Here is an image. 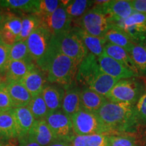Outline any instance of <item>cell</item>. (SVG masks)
Here are the masks:
<instances>
[{
    "label": "cell",
    "instance_id": "ac0fdd59",
    "mask_svg": "<svg viewBox=\"0 0 146 146\" xmlns=\"http://www.w3.org/2000/svg\"><path fill=\"white\" fill-rule=\"evenodd\" d=\"M83 43L89 53L98 58L104 54V47L107 43L104 37L91 35L79 27L73 28Z\"/></svg>",
    "mask_w": 146,
    "mask_h": 146
},
{
    "label": "cell",
    "instance_id": "7bdbcfd3",
    "mask_svg": "<svg viewBox=\"0 0 146 146\" xmlns=\"http://www.w3.org/2000/svg\"><path fill=\"white\" fill-rule=\"evenodd\" d=\"M1 146H17V145H16L15 139H11L9 140L8 143L5 144H1Z\"/></svg>",
    "mask_w": 146,
    "mask_h": 146
},
{
    "label": "cell",
    "instance_id": "d6a6232c",
    "mask_svg": "<svg viewBox=\"0 0 146 146\" xmlns=\"http://www.w3.org/2000/svg\"><path fill=\"white\" fill-rule=\"evenodd\" d=\"M61 5L58 0H39L37 12L35 15L39 18L50 16L54 13Z\"/></svg>",
    "mask_w": 146,
    "mask_h": 146
},
{
    "label": "cell",
    "instance_id": "8fae6325",
    "mask_svg": "<svg viewBox=\"0 0 146 146\" xmlns=\"http://www.w3.org/2000/svg\"><path fill=\"white\" fill-rule=\"evenodd\" d=\"M112 24L129 35L136 43L146 41V14L135 12L127 19Z\"/></svg>",
    "mask_w": 146,
    "mask_h": 146
},
{
    "label": "cell",
    "instance_id": "9a60e30c",
    "mask_svg": "<svg viewBox=\"0 0 146 146\" xmlns=\"http://www.w3.org/2000/svg\"><path fill=\"white\" fill-rule=\"evenodd\" d=\"M27 136L41 146H47L58 139L45 119L35 121Z\"/></svg>",
    "mask_w": 146,
    "mask_h": 146
},
{
    "label": "cell",
    "instance_id": "c3c4849f",
    "mask_svg": "<svg viewBox=\"0 0 146 146\" xmlns=\"http://www.w3.org/2000/svg\"><path fill=\"white\" fill-rule=\"evenodd\" d=\"M1 143H0V146H1Z\"/></svg>",
    "mask_w": 146,
    "mask_h": 146
},
{
    "label": "cell",
    "instance_id": "30bf717a",
    "mask_svg": "<svg viewBox=\"0 0 146 146\" xmlns=\"http://www.w3.org/2000/svg\"><path fill=\"white\" fill-rule=\"evenodd\" d=\"M39 18L40 26L48 31L52 36H57L72 29V19L68 16L65 7L62 4L51 15Z\"/></svg>",
    "mask_w": 146,
    "mask_h": 146
},
{
    "label": "cell",
    "instance_id": "d590c367",
    "mask_svg": "<svg viewBox=\"0 0 146 146\" xmlns=\"http://www.w3.org/2000/svg\"><path fill=\"white\" fill-rule=\"evenodd\" d=\"M12 108H14L13 103L4 83L0 87V112L10 110Z\"/></svg>",
    "mask_w": 146,
    "mask_h": 146
},
{
    "label": "cell",
    "instance_id": "ba28073f",
    "mask_svg": "<svg viewBox=\"0 0 146 146\" xmlns=\"http://www.w3.org/2000/svg\"><path fill=\"white\" fill-rule=\"evenodd\" d=\"M52 37L48 31L39 26L26 40L31 58L39 67L47 56Z\"/></svg>",
    "mask_w": 146,
    "mask_h": 146
},
{
    "label": "cell",
    "instance_id": "6da1fadb",
    "mask_svg": "<svg viewBox=\"0 0 146 146\" xmlns=\"http://www.w3.org/2000/svg\"><path fill=\"white\" fill-rule=\"evenodd\" d=\"M79 63L58 52L51 43L50 50L44 61L39 66L47 72V80L65 87L72 85L76 77Z\"/></svg>",
    "mask_w": 146,
    "mask_h": 146
},
{
    "label": "cell",
    "instance_id": "f1b7e54d",
    "mask_svg": "<svg viewBox=\"0 0 146 146\" xmlns=\"http://www.w3.org/2000/svg\"><path fill=\"white\" fill-rule=\"evenodd\" d=\"M138 72H146V49L142 43H135L129 52Z\"/></svg>",
    "mask_w": 146,
    "mask_h": 146
},
{
    "label": "cell",
    "instance_id": "d6986e66",
    "mask_svg": "<svg viewBox=\"0 0 146 146\" xmlns=\"http://www.w3.org/2000/svg\"><path fill=\"white\" fill-rule=\"evenodd\" d=\"M13 111L17 125L18 138L27 136L35 121L33 115L28 106L15 108Z\"/></svg>",
    "mask_w": 146,
    "mask_h": 146
},
{
    "label": "cell",
    "instance_id": "4dcf8cb0",
    "mask_svg": "<svg viewBox=\"0 0 146 146\" xmlns=\"http://www.w3.org/2000/svg\"><path fill=\"white\" fill-rule=\"evenodd\" d=\"M28 107L35 120L45 119L49 113V110L42 94L33 97Z\"/></svg>",
    "mask_w": 146,
    "mask_h": 146
},
{
    "label": "cell",
    "instance_id": "44dd1931",
    "mask_svg": "<svg viewBox=\"0 0 146 146\" xmlns=\"http://www.w3.org/2000/svg\"><path fill=\"white\" fill-rule=\"evenodd\" d=\"M0 137L9 140L18 138V128L13 108L0 112Z\"/></svg>",
    "mask_w": 146,
    "mask_h": 146
},
{
    "label": "cell",
    "instance_id": "ab89813d",
    "mask_svg": "<svg viewBox=\"0 0 146 146\" xmlns=\"http://www.w3.org/2000/svg\"><path fill=\"white\" fill-rule=\"evenodd\" d=\"M131 3L136 12L146 14V0H133Z\"/></svg>",
    "mask_w": 146,
    "mask_h": 146
},
{
    "label": "cell",
    "instance_id": "7dc6e473",
    "mask_svg": "<svg viewBox=\"0 0 146 146\" xmlns=\"http://www.w3.org/2000/svg\"><path fill=\"white\" fill-rule=\"evenodd\" d=\"M145 49H146V41H145Z\"/></svg>",
    "mask_w": 146,
    "mask_h": 146
},
{
    "label": "cell",
    "instance_id": "d4e9b609",
    "mask_svg": "<svg viewBox=\"0 0 146 146\" xmlns=\"http://www.w3.org/2000/svg\"><path fill=\"white\" fill-rule=\"evenodd\" d=\"M104 53L108 56L109 57L118 61V62L121 63L125 66L129 68V70H132L137 74H138L139 72L135 66L132 60L130 57L129 52L125 49L122 47L116 46V45L107 43L104 47Z\"/></svg>",
    "mask_w": 146,
    "mask_h": 146
},
{
    "label": "cell",
    "instance_id": "8992f818",
    "mask_svg": "<svg viewBox=\"0 0 146 146\" xmlns=\"http://www.w3.org/2000/svg\"><path fill=\"white\" fill-rule=\"evenodd\" d=\"M72 129L76 135H87L93 134H106L109 133L102 125L96 113L85 110H80L70 117Z\"/></svg>",
    "mask_w": 146,
    "mask_h": 146
},
{
    "label": "cell",
    "instance_id": "bcb514c9",
    "mask_svg": "<svg viewBox=\"0 0 146 146\" xmlns=\"http://www.w3.org/2000/svg\"><path fill=\"white\" fill-rule=\"evenodd\" d=\"M2 43V41H1V26H0V43Z\"/></svg>",
    "mask_w": 146,
    "mask_h": 146
},
{
    "label": "cell",
    "instance_id": "f6af8a7d",
    "mask_svg": "<svg viewBox=\"0 0 146 146\" xmlns=\"http://www.w3.org/2000/svg\"><path fill=\"white\" fill-rule=\"evenodd\" d=\"M3 83H3V82H2V80H1V77H0V87L2 86V85H3Z\"/></svg>",
    "mask_w": 146,
    "mask_h": 146
},
{
    "label": "cell",
    "instance_id": "74e56055",
    "mask_svg": "<svg viewBox=\"0 0 146 146\" xmlns=\"http://www.w3.org/2000/svg\"><path fill=\"white\" fill-rule=\"evenodd\" d=\"M10 46L0 43V74L6 72L10 62Z\"/></svg>",
    "mask_w": 146,
    "mask_h": 146
},
{
    "label": "cell",
    "instance_id": "603a6c76",
    "mask_svg": "<svg viewBox=\"0 0 146 146\" xmlns=\"http://www.w3.org/2000/svg\"><path fill=\"white\" fill-rule=\"evenodd\" d=\"M64 92L62 89L55 85H45L41 94L49 112L59 110L62 108Z\"/></svg>",
    "mask_w": 146,
    "mask_h": 146
},
{
    "label": "cell",
    "instance_id": "f35d334b",
    "mask_svg": "<svg viewBox=\"0 0 146 146\" xmlns=\"http://www.w3.org/2000/svg\"><path fill=\"white\" fill-rule=\"evenodd\" d=\"M1 41L4 44L12 46L17 41V36H16L13 33L10 31L5 30L1 28Z\"/></svg>",
    "mask_w": 146,
    "mask_h": 146
},
{
    "label": "cell",
    "instance_id": "3957f363",
    "mask_svg": "<svg viewBox=\"0 0 146 146\" xmlns=\"http://www.w3.org/2000/svg\"><path fill=\"white\" fill-rule=\"evenodd\" d=\"M109 133L125 131L137 121L135 106L107 100L96 113Z\"/></svg>",
    "mask_w": 146,
    "mask_h": 146
},
{
    "label": "cell",
    "instance_id": "e575fe53",
    "mask_svg": "<svg viewBox=\"0 0 146 146\" xmlns=\"http://www.w3.org/2000/svg\"><path fill=\"white\" fill-rule=\"evenodd\" d=\"M108 146H137L135 139L130 136L108 135Z\"/></svg>",
    "mask_w": 146,
    "mask_h": 146
},
{
    "label": "cell",
    "instance_id": "7c38bea8",
    "mask_svg": "<svg viewBox=\"0 0 146 146\" xmlns=\"http://www.w3.org/2000/svg\"><path fill=\"white\" fill-rule=\"evenodd\" d=\"M98 61L100 68L104 72L116 79H128L138 75L104 53L98 58Z\"/></svg>",
    "mask_w": 146,
    "mask_h": 146
},
{
    "label": "cell",
    "instance_id": "ee69618b",
    "mask_svg": "<svg viewBox=\"0 0 146 146\" xmlns=\"http://www.w3.org/2000/svg\"><path fill=\"white\" fill-rule=\"evenodd\" d=\"M3 18H4V16H3V14L1 13V12H0V26H1V23H2L3 20Z\"/></svg>",
    "mask_w": 146,
    "mask_h": 146
},
{
    "label": "cell",
    "instance_id": "b9f144b4",
    "mask_svg": "<svg viewBox=\"0 0 146 146\" xmlns=\"http://www.w3.org/2000/svg\"><path fill=\"white\" fill-rule=\"evenodd\" d=\"M47 146H71L70 142L65 140L56 139Z\"/></svg>",
    "mask_w": 146,
    "mask_h": 146
},
{
    "label": "cell",
    "instance_id": "4fadbf2b",
    "mask_svg": "<svg viewBox=\"0 0 146 146\" xmlns=\"http://www.w3.org/2000/svg\"><path fill=\"white\" fill-rule=\"evenodd\" d=\"M100 7L109 16L112 23L127 19L135 12L133 8L131 1L129 0L108 1Z\"/></svg>",
    "mask_w": 146,
    "mask_h": 146
},
{
    "label": "cell",
    "instance_id": "83f0119b",
    "mask_svg": "<svg viewBox=\"0 0 146 146\" xmlns=\"http://www.w3.org/2000/svg\"><path fill=\"white\" fill-rule=\"evenodd\" d=\"M40 26L39 18L35 14H29L22 18V29L17 41H26Z\"/></svg>",
    "mask_w": 146,
    "mask_h": 146
},
{
    "label": "cell",
    "instance_id": "9c48e42d",
    "mask_svg": "<svg viewBox=\"0 0 146 146\" xmlns=\"http://www.w3.org/2000/svg\"><path fill=\"white\" fill-rule=\"evenodd\" d=\"M45 120L58 139L70 142L74 137L71 118L62 110L49 112Z\"/></svg>",
    "mask_w": 146,
    "mask_h": 146
},
{
    "label": "cell",
    "instance_id": "7402d4cb",
    "mask_svg": "<svg viewBox=\"0 0 146 146\" xmlns=\"http://www.w3.org/2000/svg\"><path fill=\"white\" fill-rule=\"evenodd\" d=\"M104 38L107 43L122 47L128 52L136 43L129 35L113 24L106 33Z\"/></svg>",
    "mask_w": 146,
    "mask_h": 146
},
{
    "label": "cell",
    "instance_id": "2e32d148",
    "mask_svg": "<svg viewBox=\"0 0 146 146\" xmlns=\"http://www.w3.org/2000/svg\"><path fill=\"white\" fill-rule=\"evenodd\" d=\"M5 85L13 103L14 108L28 106L32 96L21 82L6 81Z\"/></svg>",
    "mask_w": 146,
    "mask_h": 146
},
{
    "label": "cell",
    "instance_id": "ffe728a7",
    "mask_svg": "<svg viewBox=\"0 0 146 146\" xmlns=\"http://www.w3.org/2000/svg\"><path fill=\"white\" fill-rule=\"evenodd\" d=\"M65 89L62 109L65 114L71 117L73 114L82 109L80 99L81 90L78 87H72L71 85L65 87Z\"/></svg>",
    "mask_w": 146,
    "mask_h": 146
},
{
    "label": "cell",
    "instance_id": "277c9868",
    "mask_svg": "<svg viewBox=\"0 0 146 146\" xmlns=\"http://www.w3.org/2000/svg\"><path fill=\"white\" fill-rule=\"evenodd\" d=\"M51 43L58 52L79 64L89 53L74 29L57 36H52Z\"/></svg>",
    "mask_w": 146,
    "mask_h": 146
},
{
    "label": "cell",
    "instance_id": "52a82bcc",
    "mask_svg": "<svg viewBox=\"0 0 146 146\" xmlns=\"http://www.w3.org/2000/svg\"><path fill=\"white\" fill-rule=\"evenodd\" d=\"M141 85L135 80L122 79L116 83L106 98L110 101L135 106L141 96Z\"/></svg>",
    "mask_w": 146,
    "mask_h": 146
},
{
    "label": "cell",
    "instance_id": "8d00e7d4",
    "mask_svg": "<svg viewBox=\"0 0 146 146\" xmlns=\"http://www.w3.org/2000/svg\"><path fill=\"white\" fill-rule=\"evenodd\" d=\"M135 112L137 120L146 122V89L137 102Z\"/></svg>",
    "mask_w": 146,
    "mask_h": 146
},
{
    "label": "cell",
    "instance_id": "484cf974",
    "mask_svg": "<svg viewBox=\"0 0 146 146\" xmlns=\"http://www.w3.org/2000/svg\"><path fill=\"white\" fill-rule=\"evenodd\" d=\"M39 0H0V5L4 8L35 14Z\"/></svg>",
    "mask_w": 146,
    "mask_h": 146
},
{
    "label": "cell",
    "instance_id": "cb8c5ba5",
    "mask_svg": "<svg viewBox=\"0 0 146 146\" xmlns=\"http://www.w3.org/2000/svg\"><path fill=\"white\" fill-rule=\"evenodd\" d=\"M35 67L33 62L10 61L5 72L6 81H20L29 71Z\"/></svg>",
    "mask_w": 146,
    "mask_h": 146
},
{
    "label": "cell",
    "instance_id": "60d3db41",
    "mask_svg": "<svg viewBox=\"0 0 146 146\" xmlns=\"http://www.w3.org/2000/svg\"><path fill=\"white\" fill-rule=\"evenodd\" d=\"M18 140H19V146H41L34 140L29 138L27 135L18 138Z\"/></svg>",
    "mask_w": 146,
    "mask_h": 146
},
{
    "label": "cell",
    "instance_id": "5bb4252c",
    "mask_svg": "<svg viewBox=\"0 0 146 146\" xmlns=\"http://www.w3.org/2000/svg\"><path fill=\"white\" fill-rule=\"evenodd\" d=\"M20 82L30 93L32 98L41 94L43 88L46 85V78L43 70L37 67L29 71Z\"/></svg>",
    "mask_w": 146,
    "mask_h": 146
},
{
    "label": "cell",
    "instance_id": "7a4b0ae2",
    "mask_svg": "<svg viewBox=\"0 0 146 146\" xmlns=\"http://www.w3.org/2000/svg\"><path fill=\"white\" fill-rule=\"evenodd\" d=\"M76 78L85 87L104 97L120 81L104 72L100 68L98 58L90 53L79 64Z\"/></svg>",
    "mask_w": 146,
    "mask_h": 146
},
{
    "label": "cell",
    "instance_id": "836d02e7",
    "mask_svg": "<svg viewBox=\"0 0 146 146\" xmlns=\"http://www.w3.org/2000/svg\"><path fill=\"white\" fill-rule=\"evenodd\" d=\"M1 28L13 33L16 36H17L18 39L22 29V18L13 14H9L3 18Z\"/></svg>",
    "mask_w": 146,
    "mask_h": 146
},
{
    "label": "cell",
    "instance_id": "f546056e",
    "mask_svg": "<svg viewBox=\"0 0 146 146\" xmlns=\"http://www.w3.org/2000/svg\"><path fill=\"white\" fill-rule=\"evenodd\" d=\"M94 3L87 0H74L70 1L65 6L66 11L72 21L76 18H81L87 12L90 5Z\"/></svg>",
    "mask_w": 146,
    "mask_h": 146
},
{
    "label": "cell",
    "instance_id": "1f68e13d",
    "mask_svg": "<svg viewBox=\"0 0 146 146\" xmlns=\"http://www.w3.org/2000/svg\"><path fill=\"white\" fill-rule=\"evenodd\" d=\"M18 60L33 62L29 54L26 41H16L13 45L10 47V61Z\"/></svg>",
    "mask_w": 146,
    "mask_h": 146
},
{
    "label": "cell",
    "instance_id": "4316f807",
    "mask_svg": "<svg viewBox=\"0 0 146 146\" xmlns=\"http://www.w3.org/2000/svg\"><path fill=\"white\" fill-rule=\"evenodd\" d=\"M108 135L106 134H93L87 135H74L71 140V146H108Z\"/></svg>",
    "mask_w": 146,
    "mask_h": 146
},
{
    "label": "cell",
    "instance_id": "e0dca14e",
    "mask_svg": "<svg viewBox=\"0 0 146 146\" xmlns=\"http://www.w3.org/2000/svg\"><path fill=\"white\" fill-rule=\"evenodd\" d=\"M81 105L83 110L96 113L107 101L106 97L102 96L89 87H85L80 93Z\"/></svg>",
    "mask_w": 146,
    "mask_h": 146
},
{
    "label": "cell",
    "instance_id": "5b68a950",
    "mask_svg": "<svg viewBox=\"0 0 146 146\" xmlns=\"http://www.w3.org/2000/svg\"><path fill=\"white\" fill-rule=\"evenodd\" d=\"M79 28L84 31L99 37H104L106 33L112 25L109 16L98 5L87 10L79 18Z\"/></svg>",
    "mask_w": 146,
    "mask_h": 146
}]
</instances>
